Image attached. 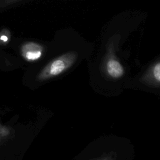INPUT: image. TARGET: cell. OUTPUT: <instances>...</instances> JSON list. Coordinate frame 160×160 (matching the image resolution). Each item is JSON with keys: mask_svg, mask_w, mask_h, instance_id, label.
<instances>
[{"mask_svg": "<svg viewBox=\"0 0 160 160\" xmlns=\"http://www.w3.org/2000/svg\"><path fill=\"white\" fill-rule=\"evenodd\" d=\"M98 158L96 160H134L135 149L129 139L116 136L109 139Z\"/></svg>", "mask_w": 160, "mask_h": 160, "instance_id": "6da1fadb", "label": "cell"}, {"mask_svg": "<svg viewBox=\"0 0 160 160\" xmlns=\"http://www.w3.org/2000/svg\"><path fill=\"white\" fill-rule=\"evenodd\" d=\"M78 55L75 51H69L56 58L48 64L38 74L39 81H44L59 75L75 62Z\"/></svg>", "mask_w": 160, "mask_h": 160, "instance_id": "7a4b0ae2", "label": "cell"}, {"mask_svg": "<svg viewBox=\"0 0 160 160\" xmlns=\"http://www.w3.org/2000/svg\"><path fill=\"white\" fill-rule=\"evenodd\" d=\"M140 85L150 90L160 89V58L153 61L138 78Z\"/></svg>", "mask_w": 160, "mask_h": 160, "instance_id": "3957f363", "label": "cell"}, {"mask_svg": "<svg viewBox=\"0 0 160 160\" xmlns=\"http://www.w3.org/2000/svg\"><path fill=\"white\" fill-rule=\"evenodd\" d=\"M104 69L106 75L113 81L125 79L126 68L121 59L115 55L109 56L105 61Z\"/></svg>", "mask_w": 160, "mask_h": 160, "instance_id": "277c9868", "label": "cell"}, {"mask_svg": "<svg viewBox=\"0 0 160 160\" xmlns=\"http://www.w3.org/2000/svg\"><path fill=\"white\" fill-rule=\"evenodd\" d=\"M43 48L39 44L33 42H28L24 44L21 49L22 56L28 61H33L41 58Z\"/></svg>", "mask_w": 160, "mask_h": 160, "instance_id": "5b68a950", "label": "cell"}, {"mask_svg": "<svg viewBox=\"0 0 160 160\" xmlns=\"http://www.w3.org/2000/svg\"><path fill=\"white\" fill-rule=\"evenodd\" d=\"M0 40L2 42H6L8 41V37L6 34H2L0 36Z\"/></svg>", "mask_w": 160, "mask_h": 160, "instance_id": "8992f818", "label": "cell"}]
</instances>
